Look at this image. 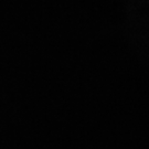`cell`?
<instances>
[]
</instances>
